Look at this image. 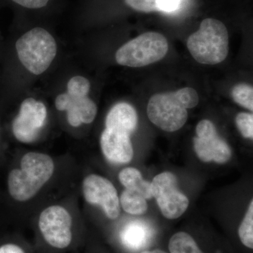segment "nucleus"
<instances>
[{"mask_svg": "<svg viewBox=\"0 0 253 253\" xmlns=\"http://www.w3.org/2000/svg\"><path fill=\"white\" fill-rule=\"evenodd\" d=\"M199 102V94L191 87L155 94L148 104V117L160 129L172 132L184 126L187 109L196 107Z\"/></svg>", "mask_w": 253, "mask_h": 253, "instance_id": "f257e3e1", "label": "nucleus"}, {"mask_svg": "<svg viewBox=\"0 0 253 253\" xmlns=\"http://www.w3.org/2000/svg\"><path fill=\"white\" fill-rule=\"evenodd\" d=\"M54 170V161L48 155L28 153L21 159V169H12L9 173V194L20 202L31 199L49 180Z\"/></svg>", "mask_w": 253, "mask_h": 253, "instance_id": "f03ea898", "label": "nucleus"}, {"mask_svg": "<svg viewBox=\"0 0 253 253\" xmlns=\"http://www.w3.org/2000/svg\"><path fill=\"white\" fill-rule=\"evenodd\" d=\"M187 48L196 61L215 65L226 59L229 53V33L225 25L214 18H206L199 29L190 36Z\"/></svg>", "mask_w": 253, "mask_h": 253, "instance_id": "7ed1b4c3", "label": "nucleus"}, {"mask_svg": "<svg viewBox=\"0 0 253 253\" xmlns=\"http://www.w3.org/2000/svg\"><path fill=\"white\" fill-rule=\"evenodd\" d=\"M18 59L28 71L41 75L54 61L57 46L53 36L44 28H33L16 42Z\"/></svg>", "mask_w": 253, "mask_h": 253, "instance_id": "20e7f679", "label": "nucleus"}, {"mask_svg": "<svg viewBox=\"0 0 253 253\" xmlns=\"http://www.w3.org/2000/svg\"><path fill=\"white\" fill-rule=\"evenodd\" d=\"M168 51L166 37L156 32H147L128 42L118 50V63L128 67H144L161 61Z\"/></svg>", "mask_w": 253, "mask_h": 253, "instance_id": "39448f33", "label": "nucleus"}, {"mask_svg": "<svg viewBox=\"0 0 253 253\" xmlns=\"http://www.w3.org/2000/svg\"><path fill=\"white\" fill-rule=\"evenodd\" d=\"M151 184L152 196L164 217L176 219L185 212L189 207V199L178 189L177 179L174 174L161 173L155 176Z\"/></svg>", "mask_w": 253, "mask_h": 253, "instance_id": "423d86ee", "label": "nucleus"}, {"mask_svg": "<svg viewBox=\"0 0 253 253\" xmlns=\"http://www.w3.org/2000/svg\"><path fill=\"white\" fill-rule=\"evenodd\" d=\"M72 217L60 206L46 208L39 218L40 230L46 242L56 249L67 248L72 241Z\"/></svg>", "mask_w": 253, "mask_h": 253, "instance_id": "0eeeda50", "label": "nucleus"}, {"mask_svg": "<svg viewBox=\"0 0 253 253\" xmlns=\"http://www.w3.org/2000/svg\"><path fill=\"white\" fill-rule=\"evenodd\" d=\"M47 111L45 105L33 98L23 101L12 124L15 137L20 142L29 144L38 139L45 125Z\"/></svg>", "mask_w": 253, "mask_h": 253, "instance_id": "6e6552de", "label": "nucleus"}, {"mask_svg": "<svg viewBox=\"0 0 253 253\" xmlns=\"http://www.w3.org/2000/svg\"><path fill=\"white\" fill-rule=\"evenodd\" d=\"M197 136L194 139L195 152L203 162L225 163L231 157V150L224 139L218 135L213 123L203 120L196 128Z\"/></svg>", "mask_w": 253, "mask_h": 253, "instance_id": "1a4fd4ad", "label": "nucleus"}, {"mask_svg": "<svg viewBox=\"0 0 253 253\" xmlns=\"http://www.w3.org/2000/svg\"><path fill=\"white\" fill-rule=\"evenodd\" d=\"M83 191L88 204L99 206L109 219H117L121 213L120 199L117 190L109 179L90 174L83 181Z\"/></svg>", "mask_w": 253, "mask_h": 253, "instance_id": "9d476101", "label": "nucleus"}, {"mask_svg": "<svg viewBox=\"0 0 253 253\" xmlns=\"http://www.w3.org/2000/svg\"><path fill=\"white\" fill-rule=\"evenodd\" d=\"M55 106L59 111H67L68 122L74 127L93 122L97 113L96 104L87 96H71L67 92L56 98Z\"/></svg>", "mask_w": 253, "mask_h": 253, "instance_id": "9b49d317", "label": "nucleus"}, {"mask_svg": "<svg viewBox=\"0 0 253 253\" xmlns=\"http://www.w3.org/2000/svg\"><path fill=\"white\" fill-rule=\"evenodd\" d=\"M100 144L105 157L111 162L125 164L130 162L134 156L130 135L122 131L106 128Z\"/></svg>", "mask_w": 253, "mask_h": 253, "instance_id": "f8f14e48", "label": "nucleus"}, {"mask_svg": "<svg viewBox=\"0 0 253 253\" xmlns=\"http://www.w3.org/2000/svg\"><path fill=\"white\" fill-rule=\"evenodd\" d=\"M136 110L127 103H119L110 110L106 119V128L131 135L137 126Z\"/></svg>", "mask_w": 253, "mask_h": 253, "instance_id": "ddd939ff", "label": "nucleus"}, {"mask_svg": "<svg viewBox=\"0 0 253 253\" xmlns=\"http://www.w3.org/2000/svg\"><path fill=\"white\" fill-rule=\"evenodd\" d=\"M151 229L144 221H131L123 228L121 234V240L125 246L131 249H139L144 246L149 239Z\"/></svg>", "mask_w": 253, "mask_h": 253, "instance_id": "4468645a", "label": "nucleus"}, {"mask_svg": "<svg viewBox=\"0 0 253 253\" xmlns=\"http://www.w3.org/2000/svg\"><path fill=\"white\" fill-rule=\"evenodd\" d=\"M119 180L126 189L139 193L146 199L153 198L151 184L143 179L141 173L134 168L123 169L119 174Z\"/></svg>", "mask_w": 253, "mask_h": 253, "instance_id": "2eb2a0df", "label": "nucleus"}, {"mask_svg": "<svg viewBox=\"0 0 253 253\" xmlns=\"http://www.w3.org/2000/svg\"><path fill=\"white\" fill-rule=\"evenodd\" d=\"M128 7L138 12H172L177 9L181 0H124Z\"/></svg>", "mask_w": 253, "mask_h": 253, "instance_id": "dca6fc26", "label": "nucleus"}, {"mask_svg": "<svg viewBox=\"0 0 253 253\" xmlns=\"http://www.w3.org/2000/svg\"><path fill=\"white\" fill-rule=\"evenodd\" d=\"M120 204L126 212L134 215L144 214L148 209L146 199L135 191L126 189L121 194Z\"/></svg>", "mask_w": 253, "mask_h": 253, "instance_id": "f3484780", "label": "nucleus"}, {"mask_svg": "<svg viewBox=\"0 0 253 253\" xmlns=\"http://www.w3.org/2000/svg\"><path fill=\"white\" fill-rule=\"evenodd\" d=\"M170 253H204L194 239L185 232H178L171 237L169 242Z\"/></svg>", "mask_w": 253, "mask_h": 253, "instance_id": "a211bd4d", "label": "nucleus"}, {"mask_svg": "<svg viewBox=\"0 0 253 253\" xmlns=\"http://www.w3.org/2000/svg\"><path fill=\"white\" fill-rule=\"evenodd\" d=\"M231 96L234 101L240 106L249 111H253V86L245 83L236 84L231 91Z\"/></svg>", "mask_w": 253, "mask_h": 253, "instance_id": "6ab92c4d", "label": "nucleus"}, {"mask_svg": "<svg viewBox=\"0 0 253 253\" xmlns=\"http://www.w3.org/2000/svg\"><path fill=\"white\" fill-rule=\"evenodd\" d=\"M239 235L242 244L253 249V202L251 201L249 210L239 229Z\"/></svg>", "mask_w": 253, "mask_h": 253, "instance_id": "aec40b11", "label": "nucleus"}, {"mask_svg": "<svg viewBox=\"0 0 253 253\" xmlns=\"http://www.w3.org/2000/svg\"><path fill=\"white\" fill-rule=\"evenodd\" d=\"M67 87V93L71 96H86L90 89V83L83 76H76L68 82Z\"/></svg>", "mask_w": 253, "mask_h": 253, "instance_id": "412c9836", "label": "nucleus"}, {"mask_svg": "<svg viewBox=\"0 0 253 253\" xmlns=\"http://www.w3.org/2000/svg\"><path fill=\"white\" fill-rule=\"evenodd\" d=\"M236 123L238 129L244 137L253 139V116L252 113H239L236 117Z\"/></svg>", "mask_w": 253, "mask_h": 253, "instance_id": "4be33fe9", "label": "nucleus"}, {"mask_svg": "<svg viewBox=\"0 0 253 253\" xmlns=\"http://www.w3.org/2000/svg\"><path fill=\"white\" fill-rule=\"evenodd\" d=\"M11 1L24 9L38 10L46 7L51 0H11Z\"/></svg>", "mask_w": 253, "mask_h": 253, "instance_id": "5701e85b", "label": "nucleus"}, {"mask_svg": "<svg viewBox=\"0 0 253 253\" xmlns=\"http://www.w3.org/2000/svg\"><path fill=\"white\" fill-rule=\"evenodd\" d=\"M0 253H25L20 246L15 244H5L0 247Z\"/></svg>", "mask_w": 253, "mask_h": 253, "instance_id": "b1692460", "label": "nucleus"}, {"mask_svg": "<svg viewBox=\"0 0 253 253\" xmlns=\"http://www.w3.org/2000/svg\"><path fill=\"white\" fill-rule=\"evenodd\" d=\"M141 253H167L164 252V251H161V250H154V251H144V252H141Z\"/></svg>", "mask_w": 253, "mask_h": 253, "instance_id": "393cba45", "label": "nucleus"}]
</instances>
